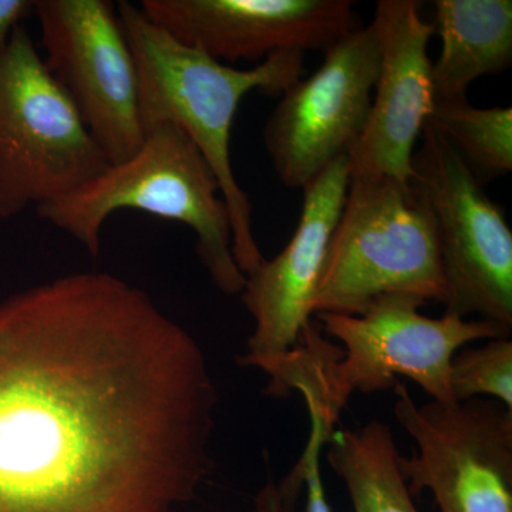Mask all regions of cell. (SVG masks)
I'll return each mask as SVG.
<instances>
[{"label": "cell", "mask_w": 512, "mask_h": 512, "mask_svg": "<svg viewBox=\"0 0 512 512\" xmlns=\"http://www.w3.org/2000/svg\"><path fill=\"white\" fill-rule=\"evenodd\" d=\"M117 13L136 62L143 131L174 124L201 151L227 202L235 261L242 274H251L265 256L252 227L251 200L231 161L235 114L252 90L274 96L301 79L306 53L286 50L252 69H235L178 42L128 0L117 2Z\"/></svg>", "instance_id": "obj_2"}, {"label": "cell", "mask_w": 512, "mask_h": 512, "mask_svg": "<svg viewBox=\"0 0 512 512\" xmlns=\"http://www.w3.org/2000/svg\"><path fill=\"white\" fill-rule=\"evenodd\" d=\"M121 210L187 225L211 281L227 295H241L245 275L232 252L231 218L220 184L201 151L174 124L148 128L133 157L109 165L99 177L37 214L97 256L101 229Z\"/></svg>", "instance_id": "obj_3"}, {"label": "cell", "mask_w": 512, "mask_h": 512, "mask_svg": "<svg viewBox=\"0 0 512 512\" xmlns=\"http://www.w3.org/2000/svg\"><path fill=\"white\" fill-rule=\"evenodd\" d=\"M434 35L441 53L431 66L434 103L467 99L468 87L512 63L511 0H436Z\"/></svg>", "instance_id": "obj_14"}, {"label": "cell", "mask_w": 512, "mask_h": 512, "mask_svg": "<svg viewBox=\"0 0 512 512\" xmlns=\"http://www.w3.org/2000/svg\"><path fill=\"white\" fill-rule=\"evenodd\" d=\"M420 140L412 183L436 222L446 313L512 328V231L504 212L433 128L426 124Z\"/></svg>", "instance_id": "obj_7"}, {"label": "cell", "mask_w": 512, "mask_h": 512, "mask_svg": "<svg viewBox=\"0 0 512 512\" xmlns=\"http://www.w3.org/2000/svg\"><path fill=\"white\" fill-rule=\"evenodd\" d=\"M387 295L446 305L436 222L412 181L352 175L312 312L362 315Z\"/></svg>", "instance_id": "obj_4"}, {"label": "cell", "mask_w": 512, "mask_h": 512, "mask_svg": "<svg viewBox=\"0 0 512 512\" xmlns=\"http://www.w3.org/2000/svg\"><path fill=\"white\" fill-rule=\"evenodd\" d=\"M397 423L416 443L400 457L409 493L430 491L440 512H512V410L493 399L419 406L393 387Z\"/></svg>", "instance_id": "obj_8"}, {"label": "cell", "mask_w": 512, "mask_h": 512, "mask_svg": "<svg viewBox=\"0 0 512 512\" xmlns=\"http://www.w3.org/2000/svg\"><path fill=\"white\" fill-rule=\"evenodd\" d=\"M417 0H379V74L365 133L349 154L352 175L413 178L417 141L434 107L429 43L434 28Z\"/></svg>", "instance_id": "obj_13"}, {"label": "cell", "mask_w": 512, "mask_h": 512, "mask_svg": "<svg viewBox=\"0 0 512 512\" xmlns=\"http://www.w3.org/2000/svg\"><path fill=\"white\" fill-rule=\"evenodd\" d=\"M289 480L295 487H306V512H332L326 498L325 484L320 474V461H311L302 467L293 468Z\"/></svg>", "instance_id": "obj_18"}, {"label": "cell", "mask_w": 512, "mask_h": 512, "mask_svg": "<svg viewBox=\"0 0 512 512\" xmlns=\"http://www.w3.org/2000/svg\"><path fill=\"white\" fill-rule=\"evenodd\" d=\"M350 178L349 157H342L306 185L298 227L286 247L245 276L241 298L255 326L242 365L258 367L285 355L312 322L313 298Z\"/></svg>", "instance_id": "obj_12"}, {"label": "cell", "mask_w": 512, "mask_h": 512, "mask_svg": "<svg viewBox=\"0 0 512 512\" xmlns=\"http://www.w3.org/2000/svg\"><path fill=\"white\" fill-rule=\"evenodd\" d=\"M329 466L346 485L355 512H419L400 470L389 424L372 420L329 441Z\"/></svg>", "instance_id": "obj_15"}, {"label": "cell", "mask_w": 512, "mask_h": 512, "mask_svg": "<svg viewBox=\"0 0 512 512\" xmlns=\"http://www.w3.org/2000/svg\"><path fill=\"white\" fill-rule=\"evenodd\" d=\"M204 352L104 272L0 302V512H175L210 473Z\"/></svg>", "instance_id": "obj_1"}, {"label": "cell", "mask_w": 512, "mask_h": 512, "mask_svg": "<svg viewBox=\"0 0 512 512\" xmlns=\"http://www.w3.org/2000/svg\"><path fill=\"white\" fill-rule=\"evenodd\" d=\"M256 508L259 512H281L276 485L272 481H269L256 497Z\"/></svg>", "instance_id": "obj_20"}, {"label": "cell", "mask_w": 512, "mask_h": 512, "mask_svg": "<svg viewBox=\"0 0 512 512\" xmlns=\"http://www.w3.org/2000/svg\"><path fill=\"white\" fill-rule=\"evenodd\" d=\"M427 126L456 151L481 185L511 173V107L481 109L467 99L439 101Z\"/></svg>", "instance_id": "obj_16"}, {"label": "cell", "mask_w": 512, "mask_h": 512, "mask_svg": "<svg viewBox=\"0 0 512 512\" xmlns=\"http://www.w3.org/2000/svg\"><path fill=\"white\" fill-rule=\"evenodd\" d=\"M144 15L221 63L325 52L359 28L352 0H141Z\"/></svg>", "instance_id": "obj_11"}, {"label": "cell", "mask_w": 512, "mask_h": 512, "mask_svg": "<svg viewBox=\"0 0 512 512\" xmlns=\"http://www.w3.org/2000/svg\"><path fill=\"white\" fill-rule=\"evenodd\" d=\"M451 392L456 402L490 396L512 410V340H488L463 348L451 360Z\"/></svg>", "instance_id": "obj_17"}, {"label": "cell", "mask_w": 512, "mask_h": 512, "mask_svg": "<svg viewBox=\"0 0 512 512\" xmlns=\"http://www.w3.org/2000/svg\"><path fill=\"white\" fill-rule=\"evenodd\" d=\"M424 303L403 295L377 299L362 315L316 313L323 330L342 342L329 369V399L342 412L355 392L393 389L399 376L419 384L431 400L454 403L451 360L468 343L510 338L511 328L491 320L444 313L427 318Z\"/></svg>", "instance_id": "obj_6"}, {"label": "cell", "mask_w": 512, "mask_h": 512, "mask_svg": "<svg viewBox=\"0 0 512 512\" xmlns=\"http://www.w3.org/2000/svg\"><path fill=\"white\" fill-rule=\"evenodd\" d=\"M323 55L315 72L281 93L264 127L276 177L291 190L349 157L365 133L380 67L375 25L359 26Z\"/></svg>", "instance_id": "obj_10"}, {"label": "cell", "mask_w": 512, "mask_h": 512, "mask_svg": "<svg viewBox=\"0 0 512 512\" xmlns=\"http://www.w3.org/2000/svg\"><path fill=\"white\" fill-rule=\"evenodd\" d=\"M43 59L72 100L110 165L124 163L144 141L138 77L111 0H35Z\"/></svg>", "instance_id": "obj_9"}, {"label": "cell", "mask_w": 512, "mask_h": 512, "mask_svg": "<svg viewBox=\"0 0 512 512\" xmlns=\"http://www.w3.org/2000/svg\"><path fill=\"white\" fill-rule=\"evenodd\" d=\"M33 8L35 0H0V60L8 50L13 32L32 15Z\"/></svg>", "instance_id": "obj_19"}, {"label": "cell", "mask_w": 512, "mask_h": 512, "mask_svg": "<svg viewBox=\"0 0 512 512\" xmlns=\"http://www.w3.org/2000/svg\"><path fill=\"white\" fill-rule=\"evenodd\" d=\"M109 165L18 26L0 60V220L62 200Z\"/></svg>", "instance_id": "obj_5"}]
</instances>
